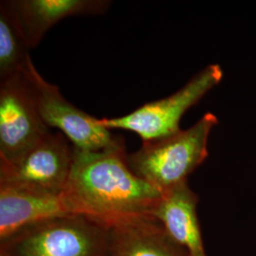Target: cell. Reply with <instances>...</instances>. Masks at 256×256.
<instances>
[{"label": "cell", "mask_w": 256, "mask_h": 256, "mask_svg": "<svg viewBox=\"0 0 256 256\" xmlns=\"http://www.w3.org/2000/svg\"><path fill=\"white\" fill-rule=\"evenodd\" d=\"M64 192L80 214L108 225L152 214L162 196L131 170L124 142L100 151L74 147V164Z\"/></svg>", "instance_id": "obj_1"}, {"label": "cell", "mask_w": 256, "mask_h": 256, "mask_svg": "<svg viewBox=\"0 0 256 256\" xmlns=\"http://www.w3.org/2000/svg\"><path fill=\"white\" fill-rule=\"evenodd\" d=\"M110 226L82 214L41 220L0 239V256H108Z\"/></svg>", "instance_id": "obj_2"}, {"label": "cell", "mask_w": 256, "mask_h": 256, "mask_svg": "<svg viewBox=\"0 0 256 256\" xmlns=\"http://www.w3.org/2000/svg\"><path fill=\"white\" fill-rule=\"evenodd\" d=\"M218 122V117L208 112L186 130L142 142L136 152L128 154V165L138 176L160 192L187 182L188 176L209 155V136Z\"/></svg>", "instance_id": "obj_3"}, {"label": "cell", "mask_w": 256, "mask_h": 256, "mask_svg": "<svg viewBox=\"0 0 256 256\" xmlns=\"http://www.w3.org/2000/svg\"><path fill=\"white\" fill-rule=\"evenodd\" d=\"M222 78L220 64H209L172 95L146 102L124 116L102 118L100 122L110 130L132 131L142 142L168 137L180 130V122L184 113L218 86Z\"/></svg>", "instance_id": "obj_4"}, {"label": "cell", "mask_w": 256, "mask_h": 256, "mask_svg": "<svg viewBox=\"0 0 256 256\" xmlns=\"http://www.w3.org/2000/svg\"><path fill=\"white\" fill-rule=\"evenodd\" d=\"M23 72L30 86L37 110L48 128H58L75 148L100 151L124 142L102 126L100 119L77 108L64 99L59 88L46 82L37 72L32 59L28 60Z\"/></svg>", "instance_id": "obj_5"}, {"label": "cell", "mask_w": 256, "mask_h": 256, "mask_svg": "<svg viewBox=\"0 0 256 256\" xmlns=\"http://www.w3.org/2000/svg\"><path fill=\"white\" fill-rule=\"evenodd\" d=\"M74 146L50 132L23 155L0 162V184L39 192H64L74 164Z\"/></svg>", "instance_id": "obj_6"}, {"label": "cell", "mask_w": 256, "mask_h": 256, "mask_svg": "<svg viewBox=\"0 0 256 256\" xmlns=\"http://www.w3.org/2000/svg\"><path fill=\"white\" fill-rule=\"evenodd\" d=\"M50 132L24 72L0 82V162L23 155Z\"/></svg>", "instance_id": "obj_7"}, {"label": "cell", "mask_w": 256, "mask_h": 256, "mask_svg": "<svg viewBox=\"0 0 256 256\" xmlns=\"http://www.w3.org/2000/svg\"><path fill=\"white\" fill-rule=\"evenodd\" d=\"M80 214L66 192H39L0 184V239L28 224Z\"/></svg>", "instance_id": "obj_8"}, {"label": "cell", "mask_w": 256, "mask_h": 256, "mask_svg": "<svg viewBox=\"0 0 256 256\" xmlns=\"http://www.w3.org/2000/svg\"><path fill=\"white\" fill-rule=\"evenodd\" d=\"M108 256H190L154 216H142L110 224Z\"/></svg>", "instance_id": "obj_9"}, {"label": "cell", "mask_w": 256, "mask_h": 256, "mask_svg": "<svg viewBox=\"0 0 256 256\" xmlns=\"http://www.w3.org/2000/svg\"><path fill=\"white\" fill-rule=\"evenodd\" d=\"M30 48L46 32L64 19L77 16H98L110 9L108 0H9Z\"/></svg>", "instance_id": "obj_10"}, {"label": "cell", "mask_w": 256, "mask_h": 256, "mask_svg": "<svg viewBox=\"0 0 256 256\" xmlns=\"http://www.w3.org/2000/svg\"><path fill=\"white\" fill-rule=\"evenodd\" d=\"M198 196L188 182H184L162 192L153 212L166 230L180 244L190 256H207L198 218Z\"/></svg>", "instance_id": "obj_11"}, {"label": "cell", "mask_w": 256, "mask_h": 256, "mask_svg": "<svg viewBox=\"0 0 256 256\" xmlns=\"http://www.w3.org/2000/svg\"><path fill=\"white\" fill-rule=\"evenodd\" d=\"M30 46L19 25L18 20L10 6L9 1L0 4V82L23 72Z\"/></svg>", "instance_id": "obj_12"}]
</instances>
